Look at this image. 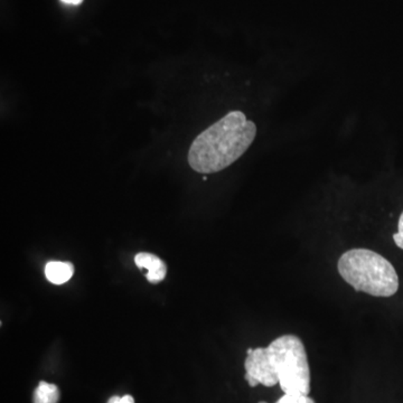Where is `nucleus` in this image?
I'll return each instance as SVG.
<instances>
[{"label":"nucleus","mask_w":403,"mask_h":403,"mask_svg":"<svg viewBox=\"0 0 403 403\" xmlns=\"http://www.w3.org/2000/svg\"><path fill=\"white\" fill-rule=\"evenodd\" d=\"M246 354L244 378L251 388L279 384L283 395H310L308 355L297 335H283L267 347L248 349Z\"/></svg>","instance_id":"obj_1"},{"label":"nucleus","mask_w":403,"mask_h":403,"mask_svg":"<svg viewBox=\"0 0 403 403\" xmlns=\"http://www.w3.org/2000/svg\"><path fill=\"white\" fill-rule=\"evenodd\" d=\"M257 126L240 110H235L200 132L189 147V166L200 174H214L228 168L249 149Z\"/></svg>","instance_id":"obj_2"},{"label":"nucleus","mask_w":403,"mask_h":403,"mask_svg":"<svg viewBox=\"0 0 403 403\" xmlns=\"http://www.w3.org/2000/svg\"><path fill=\"white\" fill-rule=\"evenodd\" d=\"M338 272L356 292L373 297H391L399 289V277L389 260L369 249L344 252L338 262Z\"/></svg>","instance_id":"obj_3"},{"label":"nucleus","mask_w":403,"mask_h":403,"mask_svg":"<svg viewBox=\"0 0 403 403\" xmlns=\"http://www.w3.org/2000/svg\"><path fill=\"white\" fill-rule=\"evenodd\" d=\"M134 263L139 269H146L147 280L152 283L163 281L167 275V267L164 261L152 253L141 252L134 257Z\"/></svg>","instance_id":"obj_4"},{"label":"nucleus","mask_w":403,"mask_h":403,"mask_svg":"<svg viewBox=\"0 0 403 403\" xmlns=\"http://www.w3.org/2000/svg\"><path fill=\"white\" fill-rule=\"evenodd\" d=\"M74 274V266L70 262L51 261L45 267V276L49 283L63 285L71 279Z\"/></svg>","instance_id":"obj_5"},{"label":"nucleus","mask_w":403,"mask_h":403,"mask_svg":"<svg viewBox=\"0 0 403 403\" xmlns=\"http://www.w3.org/2000/svg\"><path fill=\"white\" fill-rule=\"evenodd\" d=\"M60 400V391L55 384L47 382H40L35 390L33 402L34 403H58Z\"/></svg>","instance_id":"obj_6"},{"label":"nucleus","mask_w":403,"mask_h":403,"mask_svg":"<svg viewBox=\"0 0 403 403\" xmlns=\"http://www.w3.org/2000/svg\"><path fill=\"white\" fill-rule=\"evenodd\" d=\"M276 403H316L309 395H283Z\"/></svg>","instance_id":"obj_7"},{"label":"nucleus","mask_w":403,"mask_h":403,"mask_svg":"<svg viewBox=\"0 0 403 403\" xmlns=\"http://www.w3.org/2000/svg\"><path fill=\"white\" fill-rule=\"evenodd\" d=\"M393 240L395 244L403 250V212L401 213L399 223H397V232L393 235Z\"/></svg>","instance_id":"obj_8"},{"label":"nucleus","mask_w":403,"mask_h":403,"mask_svg":"<svg viewBox=\"0 0 403 403\" xmlns=\"http://www.w3.org/2000/svg\"><path fill=\"white\" fill-rule=\"evenodd\" d=\"M61 1H63L64 3H69V5H74V6L84 3V0H61Z\"/></svg>","instance_id":"obj_9"},{"label":"nucleus","mask_w":403,"mask_h":403,"mask_svg":"<svg viewBox=\"0 0 403 403\" xmlns=\"http://www.w3.org/2000/svg\"><path fill=\"white\" fill-rule=\"evenodd\" d=\"M121 403H134V397L132 395H125L121 397Z\"/></svg>","instance_id":"obj_10"},{"label":"nucleus","mask_w":403,"mask_h":403,"mask_svg":"<svg viewBox=\"0 0 403 403\" xmlns=\"http://www.w3.org/2000/svg\"><path fill=\"white\" fill-rule=\"evenodd\" d=\"M108 403H121V397H110L109 401H108Z\"/></svg>","instance_id":"obj_11"},{"label":"nucleus","mask_w":403,"mask_h":403,"mask_svg":"<svg viewBox=\"0 0 403 403\" xmlns=\"http://www.w3.org/2000/svg\"><path fill=\"white\" fill-rule=\"evenodd\" d=\"M259 403H267V402H264V401H261V402Z\"/></svg>","instance_id":"obj_12"}]
</instances>
